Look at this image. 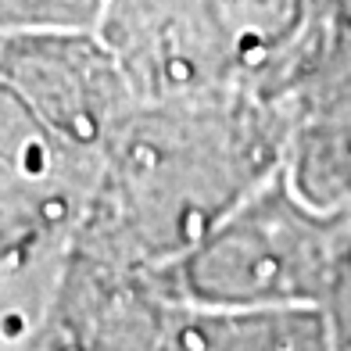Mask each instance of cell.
I'll use <instances>...</instances> for the list:
<instances>
[{"instance_id": "5b68a950", "label": "cell", "mask_w": 351, "mask_h": 351, "mask_svg": "<svg viewBox=\"0 0 351 351\" xmlns=\"http://www.w3.org/2000/svg\"><path fill=\"white\" fill-rule=\"evenodd\" d=\"M8 29V0H0V33Z\"/></svg>"}, {"instance_id": "277c9868", "label": "cell", "mask_w": 351, "mask_h": 351, "mask_svg": "<svg viewBox=\"0 0 351 351\" xmlns=\"http://www.w3.org/2000/svg\"><path fill=\"white\" fill-rule=\"evenodd\" d=\"M108 0H8V29H97Z\"/></svg>"}, {"instance_id": "7a4b0ae2", "label": "cell", "mask_w": 351, "mask_h": 351, "mask_svg": "<svg viewBox=\"0 0 351 351\" xmlns=\"http://www.w3.org/2000/svg\"><path fill=\"white\" fill-rule=\"evenodd\" d=\"M280 108L298 183L319 201L351 204V69L298 86Z\"/></svg>"}, {"instance_id": "6da1fadb", "label": "cell", "mask_w": 351, "mask_h": 351, "mask_svg": "<svg viewBox=\"0 0 351 351\" xmlns=\"http://www.w3.org/2000/svg\"><path fill=\"white\" fill-rule=\"evenodd\" d=\"M0 79L25 101L54 143L104 151L136 97L93 29H4Z\"/></svg>"}, {"instance_id": "3957f363", "label": "cell", "mask_w": 351, "mask_h": 351, "mask_svg": "<svg viewBox=\"0 0 351 351\" xmlns=\"http://www.w3.org/2000/svg\"><path fill=\"white\" fill-rule=\"evenodd\" d=\"M351 69V0H319V14L312 25V36L301 58L294 61L291 75L283 83V97H291L298 86L312 83L319 75Z\"/></svg>"}]
</instances>
